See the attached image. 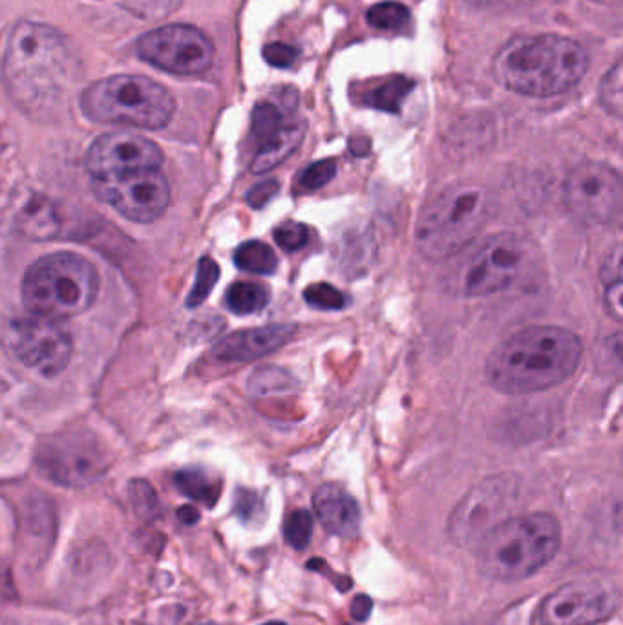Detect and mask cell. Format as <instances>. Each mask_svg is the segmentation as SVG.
Returning <instances> with one entry per match:
<instances>
[{
    "instance_id": "obj_22",
    "label": "cell",
    "mask_w": 623,
    "mask_h": 625,
    "mask_svg": "<svg viewBox=\"0 0 623 625\" xmlns=\"http://www.w3.org/2000/svg\"><path fill=\"white\" fill-rule=\"evenodd\" d=\"M271 301L266 285L255 282H234L225 293V304L234 315H253L264 309Z\"/></svg>"
},
{
    "instance_id": "obj_1",
    "label": "cell",
    "mask_w": 623,
    "mask_h": 625,
    "mask_svg": "<svg viewBox=\"0 0 623 625\" xmlns=\"http://www.w3.org/2000/svg\"><path fill=\"white\" fill-rule=\"evenodd\" d=\"M584 342L560 326H530L493 347L485 377L496 392L530 395L558 387L576 373Z\"/></svg>"
},
{
    "instance_id": "obj_37",
    "label": "cell",
    "mask_w": 623,
    "mask_h": 625,
    "mask_svg": "<svg viewBox=\"0 0 623 625\" xmlns=\"http://www.w3.org/2000/svg\"><path fill=\"white\" fill-rule=\"evenodd\" d=\"M601 277H603L606 285L622 280V247H620V245H616L614 250L607 256V264L603 266Z\"/></svg>"
},
{
    "instance_id": "obj_35",
    "label": "cell",
    "mask_w": 623,
    "mask_h": 625,
    "mask_svg": "<svg viewBox=\"0 0 623 625\" xmlns=\"http://www.w3.org/2000/svg\"><path fill=\"white\" fill-rule=\"evenodd\" d=\"M622 298H623L622 280H618V282H612V284L606 285L607 312H609L612 319L616 320V322H622L623 319Z\"/></svg>"
},
{
    "instance_id": "obj_10",
    "label": "cell",
    "mask_w": 623,
    "mask_h": 625,
    "mask_svg": "<svg viewBox=\"0 0 623 625\" xmlns=\"http://www.w3.org/2000/svg\"><path fill=\"white\" fill-rule=\"evenodd\" d=\"M520 498L516 478L501 474L476 485L455 506L448 532L457 546L476 547L490 530L512 516Z\"/></svg>"
},
{
    "instance_id": "obj_33",
    "label": "cell",
    "mask_w": 623,
    "mask_h": 625,
    "mask_svg": "<svg viewBox=\"0 0 623 625\" xmlns=\"http://www.w3.org/2000/svg\"><path fill=\"white\" fill-rule=\"evenodd\" d=\"M264 58L274 69H290L298 59V50L283 42H271L264 48Z\"/></svg>"
},
{
    "instance_id": "obj_20",
    "label": "cell",
    "mask_w": 623,
    "mask_h": 625,
    "mask_svg": "<svg viewBox=\"0 0 623 625\" xmlns=\"http://www.w3.org/2000/svg\"><path fill=\"white\" fill-rule=\"evenodd\" d=\"M174 481L182 494L207 506H215L221 494V479L198 466L183 468L176 474Z\"/></svg>"
},
{
    "instance_id": "obj_17",
    "label": "cell",
    "mask_w": 623,
    "mask_h": 625,
    "mask_svg": "<svg viewBox=\"0 0 623 625\" xmlns=\"http://www.w3.org/2000/svg\"><path fill=\"white\" fill-rule=\"evenodd\" d=\"M296 335L295 324H272L236 331L216 344L215 357L223 363H249L285 346Z\"/></svg>"
},
{
    "instance_id": "obj_9",
    "label": "cell",
    "mask_w": 623,
    "mask_h": 625,
    "mask_svg": "<svg viewBox=\"0 0 623 625\" xmlns=\"http://www.w3.org/2000/svg\"><path fill=\"white\" fill-rule=\"evenodd\" d=\"M112 455L90 430H66L46 439L37 450V466L51 483L85 489L108 473Z\"/></svg>"
},
{
    "instance_id": "obj_14",
    "label": "cell",
    "mask_w": 623,
    "mask_h": 625,
    "mask_svg": "<svg viewBox=\"0 0 623 625\" xmlns=\"http://www.w3.org/2000/svg\"><path fill=\"white\" fill-rule=\"evenodd\" d=\"M91 188L97 198L131 222H156L170 204V185L159 169L96 177Z\"/></svg>"
},
{
    "instance_id": "obj_41",
    "label": "cell",
    "mask_w": 623,
    "mask_h": 625,
    "mask_svg": "<svg viewBox=\"0 0 623 625\" xmlns=\"http://www.w3.org/2000/svg\"><path fill=\"white\" fill-rule=\"evenodd\" d=\"M261 625H285L282 622H269V624H261Z\"/></svg>"
},
{
    "instance_id": "obj_32",
    "label": "cell",
    "mask_w": 623,
    "mask_h": 625,
    "mask_svg": "<svg viewBox=\"0 0 623 625\" xmlns=\"http://www.w3.org/2000/svg\"><path fill=\"white\" fill-rule=\"evenodd\" d=\"M274 240L282 249L295 253L309 242V229L304 223L283 222L274 229Z\"/></svg>"
},
{
    "instance_id": "obj_6",
    "label": "cell",
    "mask_w": 623,
    "mask_h": 625,
    "mask_svg": "<svg viewBox=\"0 0 623 625\" xmlns=\"http://www.w3.org/2000/svg\"><path fill=\"white\" fill-rule=\"evenodd\" d=\"M99 284L101 279L90 260L74 253H56L37 260L24 274V306L32 315L61 322L90 309Z\"/></svg>"
},
{
    "instance_id": "obj_29",
    "label": "cell",
    "mask_w": 623,
    "mask_h": 625,
    "mask_svg": "<svg viewBox=\"0 0 623 625\" xmlns=\"http://www.w3.org/2000/svg\"><path fill=\"white\" fill-rule=\"evenodd\" d=\"M304 298L309 306L315 307V309H322V311H339L346 306V296L326 282L307 285L304 290Z\"/></svg>"
},
{
    "instance_id": "obj_24",
    "label": "cell",
    "mask_w": 623,
    "mask_h": 625,
    "mask_svg": "<svg viewBox=\"0 0 623 625\" xmlns=\"http://www.w3.org/2000/svg\"><path fill=\"white\" fill-rule=\"evenodd\" d=\"M366 19L371 28L395 32V29H403L410 23L412 15H410L408 8L401 2H379L369 8Z\"/></svg>"
},
{
    "instance_id": "obj_30",
    "label": "cell",
    "mask_w": 623,
    "mask_h": 625,
    "mask_svg": "<svg viewBox=\"0 0 623 625\" xmlns=\"http://www.w3.org/2000/svg\"><path fill=\"white\" fill-rule=\"evenodd\" d=\"M283 125L280 110L271 102H260L253 112V137L256 142L264 143Z\"/></svg>"
},
{
    "instance_id": "obj_38",
    "label": "cell",
    "mask_w": 623,
    "mask_h": 625,
    "mask_svg": "<svg viewBox=\"0 0 623 625\" xmlns=\"http://www.w3.org/2000/svg\"><path fill=\"white\" fill-rule=\"evenodd\" d=\"M371 608H374V603L368 597H357L355 602L352 603L353 616L357 620H366L371 613Z\"/></svg>"
},
{
    "instance_id": "obj_21",
    "label": "cell",
    "mask_w": 623,
    "mask_h": 625,
    "mask_svg": "<svg viewBox=\"0 0 623 625\" xmlns=\"http://www.w3.org/2000/svg\"><path fill=\"white\" fill-rule=\"evenodd\" d=\"M414 85V81L408 79V77L395 75V77H391L374 90L368 91L364 96V105H368L371 109L382 110V112H390V114H399L404 97L408 96Z\"/></svg>"
},
{
    "instance_id": "obj_31",
    "label": "cell",
    "mask_w": 623,
    "mask_h": 625,
    "mask_svg": "<svg viewBox=\"0 0 623 625\" xmlns=\"http://www.w3.org/2000/svg\"><path fill=\"white\" fill-rule=\"evenodd\" d=\"M337 174V163L334 160H322L312 166L306 167L301 172V176L296 180V185L304 191V193H313L318 188L326 187Z\"/></svg>"
},
{
    "instance_id": "obj_28",
    "label": "cell",
    "mask_w": 623,
    "mask_h": 625,
    "mask_svg": "<svg viewBox=\"0 0 623 625\" xmlns=\"http://www.w3.org/2000/svg\"><path fill=\"white\" fill-rule=\"evenodd\" d=\"M129 495H131L132 508H134L139 519H143V522H152L154 517H158V495H156L152 487H150L147 481H142V479L132 481Z\"/></svg>"
},
{
    "instance_id": "obj_19",
    "label": "cell",
    "mask_w": 623,
    "mask_h": 625,
    "mask_svg": "<svg viewBox=\"0 0 623 625\" xmlns=\"http://www.w3.org/2000/svg\"><path fill=\"white\" fill-rule=\"evenodd\" d=\"M306 136V123L304 121H291L283 123L269 139L261 143L256 152L251 171L255 174H266V172L277 169L280 163L288 160L296 148L301 147Z\"/></svg>"
},
{
    "instance_id": "obj_39",
    "label": "cell",
    "mask_w": 623,
    "mask_h": 625,
    "mask_svg": "<svg viewBox=\"0 0 623 625\" xmlns=\"http://www.w3.org/2000/svg\"><path fill=\"white\" fill-rule=\"evenodd\" d=\"M178 517H180V522H182L183 525L191 527V525L198 524L199 512L196 511L194 506H182V508L178 511Z\"/></svg>"
},
{
    "instance_id": "obj_42",
    "label": "cell",
    "mask_w": 623,
    "mask_h": 625,
    "mask_svg": "<svg viewBox=\"0 0 623 625\" xmlns=\"http://www.w3.org/2000/svg\"><path fill=\"white\" fill-rule=\"evenodd\" d=\"M603 2H607V0H603Z\"/></svg>"
},
{
    "instance_id": "obj_27",
    "label": "cell",
    "mask_w": 623,
    "mask_h": 625,
    "mask_svg": "<svg viewBox=\"0 0 623 625\" xmlns=\"http://www.w3.org/2000/svg\"><path fill=\"white\" fill-rule=\"evenodd\" d=\"M283 536L285 541L290 543L296 551H304L313 536V516L309 512L293 511L290 516L285 517V525H283Z\"/></svg>"
},
{
    "instance_id": "obj_26",
    "label": "cell",
    "mask_w": 623,
    "mask_h": 625,
    "mask_svg": "<svg viewBox=\"0 0 623 625\" xmlns=\"http://www.w3.org/2000/svg\"><path fill=\"white\" fill-rule=\"evenodd\" d=\"M600 101L603 109L609 114L622 115L623 109V83H622V61H616V64L607 72L606 77L601 81L600 85Z\"/></svg>"
},
{
    "instance_id": "obj_25",
    "label": "cell",
    "mask_w": 623,
    "mask_h": 625,
    "mask_svg": "<svg viewBox=\"0 0 623 625\" xmlns=\"http://www.w3.org/2000/svg\"><path fill=\"white\" fill-rule=\"evenodd\" d=\"M220 279V268L215 260L201 258L198 264V273L194 280L193 290L188 293L187 306L198 307L207 301V296L215 290L216 282Z\"/></svg>"
},
{
    "instance_id": "obj_3",
    "label": "cell",
    "mask_w": 623,
    "mask_h": 625,
    "mask_svg": "<svg viewBox=\"0 0 623 625\" xmlns=\"http://www.w3.org/2000/svg\"><path fill=\"white\" fill-rule=\"evenodd\" d=\"M589 51L563 35L517 37L498 51L493 77L520 96L552 97L571 90L589 70Z\"/></svg>"
},
{
    "instance_id": "obj_23",
    "label": "cell",
    "mask_w": 623,
    "mask_h": 625,
    "mask_svg": "<svg viewBox=\"0 0 623 625\" xmlns=\"http://www.w3.org/2000/svg\"><path fill=\"white\" fill-rule=\"evenodd\" d=\"M234 264L242 271L255 274H274L278 269V256L271 245L251 240L240 245L234 253Z\"/></svg>"
},
{
    "instance_id": "obj_8",
    "label": "cell",
    "mask_w": 623,
    "mask_h": 625,
    "mask_svg": "<svg viewBox=\"0 0 623 625\" xmlns=\"http://www.w3.org/2000/svg\"><path fill=\"white\" fill-rule=\"evenodd\" d=\"M468 249V247H466ZM536 262V247L522 234L496 233L453 264L444 284L453 295L482 298L516 284Z\"/></svg>"
},
{
    "instance_id": "obj_16",
    "label": "cell",
    "mask_w": 623,
    "mask_h": 625,
    "mask_svg": "<svg viewBox=\"0 0 623 625\" xmlns=\"http://www.w3.org/2000/svg\"><path fill=\"white\" fill-rule=\"evenodd\" d=\"M163 163L156 143L131 132H112L97 137L86 152V169L91 177H110L129 172L152 171Z\"/></svg>"
},
{
    "instance_id": "obj_18",
    "label": "cell",
    "mask_w": 623,
    "mask_h": 625,
    "mask_svg": "<svg viewBox=\"0 0 623 625\" xmlns=\"http://www.w3.org/2000/svg\"><path fill=\"white\" fill-rule=\"evenodd\" d=\"M318 522L323 529L340 538H355L361 530V508L352 494L340 485L326 483L313 498Z\"/></svg>"
},
{
    "instance_id": "obj_13",
    "label": "cell",
    "mask_w": 623,
    "mask_h": 625,
    "mask_svg": "<svg viewBox=\"0 0 623 625\" xmlns=\"http://www.w3.org/2000/svg\"><path fill=\"white\" fill-rule=\"evenodd\" d=\"M7 344L19 363L39 371L40 376L56 377L69 366L74 344L69 331L56 320L28 312L8 326Z\"/></svg>"
},
{
    "instance_id": "obj_40",
    "label": "cell",
    "mask_w": 623,
    "mask_h": 625,
    "mask_svg": "<svg viewBox=\"0 0 623 625\" xmlns=\"http://www.w3.org/2000/svg\"><path fill=\"white\" fill-rule=\"evenodd\" d=\"M472 8H479V10H485V8L498 7L499 2L503 0H466Z\"/></svg>"
},
{
    "instance_id": "obj_5",
    "label": "cell",
    "mask_w": 623,
    "mask_h": 625,
    "mask_svg": "<svg viewBox=\"0 0 623 625\" xmlns=\"http://www.w3.org/2000/svg\"><path fill=\"white\" fill-rule=\"evenodd\" d=\"M496 196L481 185H453L426 205L415 228L420 255L442 262L474 242L496 212Z\"/></svg>"
},
{
    "instance_id": "obj_15",
    "label": "cell",
    "mask_w": 623,
    "mask_h": 625,
    "mask_svg": "<svg viewBox=\"0 0 623 625\" xmlns=\"http://www.w3.org/2000/svg\"><path fill=\"white\" fill-rule=\"evenodd\" d=\"M620 605V591L611 581H571L545 598L539 625H596L611 618Z\"/></svg>"
},
{
    "instance_id": "obj_34",
    "label": "cell",
    "mask_w": 623,
    "mask_h": 625,
    "mask_svg": "<svg viewBox=\"0 0 623 625\" xmlns=\"http://www.w3.org/2000/svg\"><path fill=\"white\" fill-rule=\"evenodd\" d=\"M278 182L274 180H267V182L258 183L255 187L251 188L249 193H247V204L251 207H255V209H261L264 205L269 204L272 198H274V194L278 193Z\"/></svg>"
},
{
    "instance_id": "obj_36",
    "label": "cell",
    "mask_w": 623,
    "mask_h": 625,
    "mask_svg": "<svg viewBox=\"0 0 623 625\" xmlns=\"http://www.w3.org/2000/svg\"><path fill=\"white\" fill-rule=\"evenodd\" d=\"M260 498L258 495L247 492V490H240L239 495H236V514L244 522L253 519L260 512Z\"/></svg>"
},
{
    "instance_id": "obj_2",
    "label": "cell",
    "mask_w": 623,
    "mask_h": 625,
    "mask_svg": "<svg viewBox=\"0 0 623 625\" xmlns=\"http://www.w3.org/2000/svg\"><path fill=\"white\" fill-rule=\"evenodd\" d=\"M0 70L10 96L28 110L59 101L80 75L64 35L34 21H21L8 34Z\"/></svg>"
},
{
    "instance_id": "obj_4",
    "label": "cell",
    "mask_w": 623,
    "mask_h": 625,
    "mask_svg": "<svg viewBox=\"0 0 623 625\" xmlns=\"http://www.w3.org/2000/svg\"><path fill=\"white\" fill-rule=\"evenodd\" d=\"M560 546L561 527L554 516H510L477 543V563L488 578L512 584L536 575Z\"/></svg>"
},
{
    "instance_id": "obj_12",
    "label": "cell",
    "mask_w": 623,
    "mask_h": 625,
    "mask_svg": "<svg viewBox=\"0 0 623 625\" xmlns=\"http://www.w3.org/2000/svg\"><path fill=\"white\" fill-rule=\"evenodd\" d=\"M137 53L145 63L169 74L193 77L215 63V46L209 37L187 24H170L137 40Z\"/></svg>"
},
{
    "instance_id": "obj_11",
    "label": "cell",
    "mask_w": 623,
    "mask_h": 625,
    "mask_svg": "<svg viewBox=\"0 0 623 625\" xmlns=\"http://www.w3.org/2000/svg\"><path fill=\"white\" fill-rule=\"evenodd\" d=\"M566 209L585 225H607L622 217V176L611 166L585 161L563 183Z\"/></svg>"
},
{
    "instance_id": "obj_7",
    "label": "cell",
    "mask_w": 623,
    "mask_h": 625,
    "mask_svg": "<svg viewBox=\"0 0 623 625\" xmlns=\"http://www.w3.org/2000/svg\"><path fill=\"white\" fill-rule=\"evenodd\" d=\"M83 114L99 125L158 131L169 125L176 102L158 81L145 75H110L81 94Z\"/></svg>"
}]
</instances>
